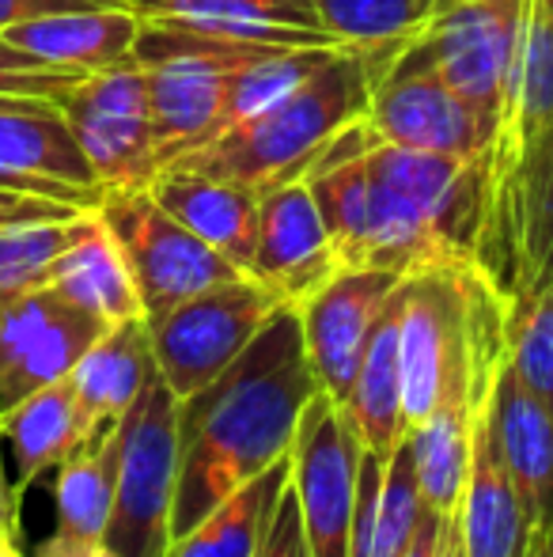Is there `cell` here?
I'll list each match as a JSON object with an SVG mask.
<instances>
[{
  "mask_svg": "<svg viewBox=\"0 0 553 557\" xmlns=\"http://www.w3.org/2000/svg\"><path fill=\"white\" fill-rule=\"evenodd\" d=\"M300 308L280 304L251 345L209 387L178 403V490L171 543L186 539L236 490L288 459L318 395Z\"/></svg>",
  "mask_w": 553,
  "mask_h": 557,
  "instance_id": "1",
  "label": "cell"
},
{
  "mask_svg": "<svg viewBox=\"0 0 553 557\" xmlns=\"http://www.w3.org/2000/svg\"><path fill=\"white\" fill-rule=\"evenodd\" d=\"M512 300L478 262H443L402 281V398L410 429L451 406L481 413L508 364Z\"/></svg>",
  "mask_w": 553,
  "mask_h": 557,
  "instance_id": "2",
  "label": "cell"
},
{
  "mask_svg": "<svg viewBox=\"0 0 553 557\" xmlns=\"http://www.w3.org/2000/svg\"><path fill=\"white\" fill-rule=\"evenodd\" d=\"M406 46L410 42L338 46L330 61L300 88H292L262 114L224 129L209 145L178 156L171 168L243 183L254 194L300 183L341 133L368 117L379 81Z\"/></svg>",
  "mask_w": 553,
  "mask_h": 557,
  "instance_id": "3",
  "label": "cell"
},
{
  "mask_svg": "<svg viewBox=\"0 0 553 557\" xmlns=\"http://www.w3.org/2000/svg\"><path fill=\"white\" fill-rule=\"evenodd\" d=\"M368 265L410 277L428 265L474 262L486 213V160L376 140L368 148Z\"/></svg>",
  "mask_w": 553,
  "mask_h": 557,
  "instance_id": "4",
  "label": "cell"
},
{
  "mask_svg": "<svg viewBox=\"0 0 553 557\" xmlns=\"http://www.w3.org/2000/svg\"><path fill=\"white\" fill-rule=\"evenodd\" d=\"M178 490V395L155 375L122 418V459L106 550L167 557Z\"/></svg>",
  "mask_w": 553,
  "mask_h": 557,
  "instance_id": "5",
  "label": "cell"
},
{
  "mask_svg": "<svg viewBox=\"0 0 553 557\" xmlns=\"http://www.w3.org/2000/svg\"><path fill=\"white\" fill-rule=\"evenodd\" d=\"M99 216L106 221L122 255H126L148 323L167 315L171 308L186 304L190 296L251 277L236 262H228L216 247H209L201 235H193L178 216H171L152 198V190L106 194Z\"/></svg>",
  "mask_w": 553,
  "mask_h": 557,
  "instance_id": "6",
  "label": "cell"
},
{
  "mask_svg": "<svg viewBox=\"0 0 553 557\" xmlns=\"http://www.w3.org/2000/svg\"><path fill=\"white\" fill-rule=\"evenodd\" d=\"M277 308L280 300L262 281L239 277L190 296L167 315L152 319L148 334H152L155 364L178 403L209 387L259 337Z\"/></svg>",
  "mask_w": 553,
  "mask_h": 557,
  "instance_id": "7",
  "label": "cell"
},
{
  "mask_svg": "<svg viewBox=\"0 0 553 557\" xmlns=\"http://www.w3.org/2000/svg\"><path fill=\"white\" fill-rule=\"evenodd\" d=\"M58 103L106 194L152 186L163 163L148 76L137 65V58L103 69V73H91Z\"/></svg>",
  "mask_w": 553,
  "mask_h": 557,
  "instance_id": "8",
  "label": "cell"
},
{
  "mask_svg": "<svg viewBox=\"0 0 553 557\" xmlns=\"http://www.w3.org/2000/svg\"><path fill=\"white\" fill-rule=\"evenodd\" d=\"M361 459L364 441L356 425L326 391H318L303 410L292 451H288L292 490L300 497L303 531L315 557L353 554Z\"/></svg>",
  "mask_w": 553,
  "mask_h": 557,
  "instance_id": "9",
  "label": "cell"
},
{
  "mask_svg": "<svg viewBox=\"0 0 553 557\" xmlns=\"http://www.w3.org/2000/svg\"><path fill=\"white\" fill-rule=\"evenodd\" d=\"M368 129L387 145L463 156V160H486L493 145L486 122L432 65L420 35L394 58V65L379 81L372 96Z\"/></svg>",
  "mask_w": 553,
  "mask_h": 557,
  "instance_id": "10",
  "label": "cell"
},
{
  "mask_svg": "<svg viewBox=\"0 0 553 557\" xmlns=\"http://www.w3.org/2000/svg\"><path fill=\"white\" fill-rule=\"evenodd\" d=\"M527 0H451L420 35L443 81L497 133Z\"/></svg>",
  "mask_w": 553,
  "mask_h": 557,
  "instance_id": "11",
  "label": "cell"
},
{
  "mask_svg": "<svg viewBox=\"0 0 553 557\" xmlns=\"http://www.w3.org/2000/svg\"><path fill=\"white\" fill-rule=\"evenodd\" d=\"M0 190L76 209L103 206L106 190L76 145L58 99L0 96Z\"/></svg>",
  "mask_w": 553,
  "mask_h": 557,
  "instance_id": "12",
  "label": "cell"
},
{
  "mask_svg": "<svg viewBox=\"0 0 553 557\" xmlns=\"http://www.w3.org/2000/svg\"><path fill=\"white\" fill-rule=\"evenodd\" d=\"M111 326L53 288L0 304V410L65 380Z\"/></svg>",
  "mask_w": 553,
  "mask_h": 557,
  "instance_id": "13",
  "label": "cell"
},
{
  "mask_svg": "<svg viewBox=\"0 0 553 557\" xmlns=\"http://www.w3.org/2000/svg\"><path fill=\"white\" fill-rule=\"evenodd\" d=\"M399 285L402 273L361 265V270H338L318 293L300 304L311 372L338 406L353 391L372 331Z\"/></svg>",
  "mask_w": 553,
  "mask_h": 557,
  "instance_id": "14",
  "label": "cell"
},
{
  "mask_svg": "<svg viewBox=\"0 0 553 557\" xmlns=\"http://www.w3.org/2000/svg\"><path fill=\"white\" fill-rule=\"evenodd\" d=\"M345 270L323 224L307 178L262 194L259 247H254L251 277L262 281L280 304L300 308L311 293Z\"/></svg>",
  "mask_w": 553,
  "mask_h": 557,
  "instance_id": "15",
  "label": "cell"
},
{
  "mask_svg": "<svg viewBox=\"0 0 553 557\" xmlns=\"http://www.w3.org/2000/svg\"><path fill=\"white\" fill-rule=\"evenodd\" d=\"M486 429L527 512L531 539L553 535V413L524 387L512 364L493 383Z\"/></svg>",
  "mask_w": 553,
  "mask_h": 557,
  "instance_id": "16",
  "label": "cell"
},
{
  "mask_svg": "<svg viewBox=\"0 0 553 557\" xmlns=\"http://www.w3.org/2000/svg\"><path fill=\"white\" fill-rule=\"evenodd\" d=\"M148 190L193 235H201L228 262H236L243 273H251L254 247H259L262 194H254L243 183H228V178H213L186 168H163Z\"/></svg>",
  "mask_w": 553,
  "mask_h": 557,
  "instance_id": "17",
  "label": "cell"
},
{
  "mask_svg": "<svg viewBox=\"0 0 553 557\" xmlns=\"http://www.w3.org/2000/svg\"><path fill=\"white\" fill-rule=\"evenodd\" d=\"M140 35V15L129 4L114 8H84V12L38 15V20L15 23L4 38L15 50L46 61L68 73H103L134 58Z\"/></svg>",
  "mask_w": 553,
  "mask_h": 557,
  "instance_id": "18",
  "label": "cell"
},
{
  "mask_svg": "<svg viewBox=\"0 0 553 557\" xmlns=\"http://www.w3.org/2000/svg\"><path fill=\"white\" fill-rule=\"evenodd\" d=\"M122 421L58 467V531L38 557H88L103 550L114 512Z\"/></svg>",
  "mask_w": 553,
  "mask_h": 557,
  "instance_id": "19",
  "label": "cell"
},
{
  "mask_svg": "<svg viewBox=\"0 0 553 557\" xmlns=\"http://www.w3.org/2000/svg\"><path fill=\"white\" fill-rule=\"evenodd\" d=\"M46 288L73 300L76 308L99 315L106 326L144 319V304H140L129 262L122 255L114 232L99 216V209H88L80 216V232L68 243L65 255L53 262Z\"/></svg>",
  "mask_w": 553,
  "mask_h": 557,
  "instance_id": "20",
  "label": "cell"
},
{
  "mask_svg": "<svg viewBox=\"0 0 553 557\" xmlns=\"http://www.w3.org/2000/svg\"><path fill=\"white\" fill-rule=\"evenodd\" d=\"M160 375L152 352V334L148 319H129V323L111 326L68 372L80 410L96 433H106L129 413V406L140 398V391Z\"/></svg>",
  "mask_w": 553,
  "mask_h": 557,
  "instance_id": "21",
  "label": "cell"
},
{
  "mask_svg": "<svg viewBox=\"0 0 553 557\" xmlns=\"http://www.w3.org/2000/svg\"><path fill=\"white\" fill-rule=\"evenodd\" d=\"M0 433H4V444L12 447L15 490L20 493L30 482H38V474H46L50 467H61L84 444H91L99 436L84 418L80 398H76L68 375L27 395L23 403L0 410Z\"/></svg>",
  "mask_w": 553,
  "mask_h": 557,
  "instance_id": "22",
  "label": "cell"
},
{
  "mask_svg": "<svg viewBox=\"0 0 553 557\" xmlns=\"http://www.w3.org/2000/svg\"><path fill=\"white\" fill-rule=\"evenodd\" d=\"M406 281V277H402ZM402 285L387 300L384 315H379L372 342L364 349L361 372L353 380V391L341 403L349 421L356 425L364 447L376 455H391L394 447L406 441L410 421H406V398H402Z\"/></svg>",
  "mask_w": 553,
  "mask_h": 557,
  "instance_id": "23",
  "label": "cell"
},
{
  "mask_svg": "<svg viewBox=\"0 0 553 557\" xmlns=\"http://www.w3.org/2000/svg\"><path fill=\"white\" fill-rule=\"evenodd\" d=\"M140 20H186L274 46H341L318 23L311 0H126Z\"/></svg>",
  "mask_w": 553,
  "mask_h": 557,
  "instance_id": "24",
  "label": "cell"
},
{
  "mask_svg": "<svg viewBox=\"0 0 553 557\" xmlns=\"http://www.w3.org/2000/svg\"><path fill=\"white\" fill-rule=\"evenodd\" d=\"M455 516L466 557H527L531 550V523H527L524 505L504 474L501 455L489 441L486 413L474 429V462Z\"/></svg>",
  "mask_w": 553,
  "mask_h": 557,
  "instance_id": "25",
  "label": "cell"
},
{
  "mask_svg": "<svg viewBox=\"0 0 553 557\" xmlns=\"http://www.w3.org/2000/svg\"><path fill=\"white\" fill-rule=\"evenodd\" d=\"M292 478V462L280 459L254 482L236 490L216 512H209L186 539L171 543L167 557H254L262 546L274 508Z\"/></svg>",
  "mask_w": 553,
  "mask_h": 557,
  "instance_id": "26",
  "label": "cell"
},
{
  "mask_svg": "<svg viewBox=\"0 0 553 557\" xmlns=\"http://www.w3.org/2000/svg\"><path fill=\"white\" fill-rule=\"evenodd\" d=\"M481 413L451 406V410L432 413L406 433L410 451H414L420 500L432 512L455 516L458 505H463L466 478H470L474 462V429H478Z\"/></svg>",
  "mask_w": 553,
  "mask_h": 557,
  "instance_id": "27",
  "label": "cell"
},
{
  "mask_svg": "<svg viewBox=\"0 0 553 557\" xmlns=\"http://www.w3.org/2000/svg\"><path fill=\"white\" fill-rule=\"evenodd\" d=\"M323 30L341 46L414 42L451 0H311Z\"/></svg>",
  "mask_w": 553,
  "mask_h": 557,
  "instance_id": "28",
  "label": "cell"
},
{
  "mask_svg": "<svg viewBox=\"0 0 553 557\" xmlns=\"http://www.w3.org/2000/svg\"><path fill=\"white\" fill-rule=\"evenodd\" d=\"M80 216L84 213L68 216V221L20 224L0 232V304L46 288L53 262L65 255L68 243L80 232Z\"/></svg>",
  "mask_w": 553,
  "mask_h": 557,
  "instance_id": "29",
  "label": "cell"
},
{
  "mask_svg": "<svg viewBox=\"0 0 553 557\" xmlns=\"http://www.w3.org/2000/svg\"><path fill=\"white\" fill-rule=\"evenodd\" d=\"M508 364L524 387L553 413V281L527 300L512 304Z\"/></svg>",
  "mask_w": 553,
  "mask_h": 557,
  "instance_id": "30",
  "label": "cell"
},
{
  "mask_svg": "<svg viewBox=\"0 0 553 557\" xmlns=\"http://www.w3.org/2000/svg\"><path fill=\"white\" fill-rule=\"evenodd\" d=\"M88 81V73H68L53 69L30 53L15 50L0 35V96H35V99H65L76 84Z\"/></svg>",
  "mask_w": 553,
  "mask_h": 557,
  "instance_id": "31",
  "label": "cell"
},
{
  "mask_svg": "<svg viewBox=\"0 0 553 557\" xmlns=\"http://www.w3.org/2000/svg\"><path fill=\"white\" fill-rule=\"evenodd\" d=\"M254 557H315L307 543V531H303V512H300V497H296V490H292V478H288L285 493H280L274 520H269Z\"/></svg>",
  "mask_w": 553,
  "mask_h": 557,
  "instance_id": "32",
  "label": "cell"
},
{
  "mask_svg": "<svg viewBox=\"0 0 553 557\" xmlns=\"http://www.w3.org/2000/svg\"><path fill=\"white\" fill-rule=\"evenodd\" d=\"M76 213H88V209L65 206V201L35 198V194H15L0 190V232L20 224H42V221H68Z\"/></svg>",
  "mask_w": 553,
  "mask_h": 557,
  "instance_id": "33",
  "label": "cell"
},
{
  "mask_svg": "<svg viewBox=\"0 0 553 557\" xmlns=\"http://www.w3.org/2000/svg\"><path fill=\"white\" fill-rule=\"evenodd\" d=\"M84 8H114L103 0H0V35L15 23L38 20V15H58V12H84Z\"/></svg>",
  "mask_w": 553,
  "mask_h": 557,
  "instance_id": "34",
  "label": "cell"
},
{
  "mask_svg": "<svg viewBox=\"0 0 553 557\" xmlns=\"http://www.w3.org/2000/svg\"><path fill=\"white\" fill-rule=\"evenodd\" d=\"M443 528H448V516L425 508V512H420V523H417V531H414V543H410L406 557H440Z\"/></svg>",
  "mask_w": 553,
  "mask_h": 557,
  "instance_id": "35",
  "label": "cell"
},
{
  "mask_svg": "<svg viewBox=\"0 0 553 557\" xmlns=\"http://www.w3.org/2000/svg\"><path fill=\"white\" fill-rule=\"evenodd\" d=\"M0 444H4V433H0ZM15 500H20V490L8 485L4 451H0V531H15Z\"/></svg>",
  "mask_w": 553,
  "mask_h": 557,
  "instance_id": "36",
  "label": "cell"
},
{
  "mask_svg": "<svg viewBox=\"0 0 553 557\" xmlns=\"http://www.w3.org/2000/svg\"><path fill=\"white\" fill-rule=\"evenodd\" d=\"M440 557H466L463 554V531H458V516H448V528H443Z\"/></svg>",
  "mask_w": 553,
  "mask_h": 557,
  "instance_id": "37",
  "label": "cell"
},
{
  "mask_svg": "<svg viewBox=\"0 0 553 557\" xmlns=\"http://www.w3.org/2000/svg\"><path fill=\"white\" fill-rule=\"evenodd\" d=\"M0 557H23L15 546V531H0Z\"/></svg>",
  "mask_w": 553,
  "mask_h": 557,
  "instance_id": "38",
  "label": "cell"
},
{
  "mask_svg": "<svg viewBox=\"0 0 553 557\" xmlns=\"http://www.w3.org/2000/svg\"><path fill=\"white\" fill-rule=\"evenodd\" d=\"M527 557H553V535L531 539V550H527Z\"/></svg>",
  "mask_w": 553,
  "mask_h": 557,
  "instance_id": "39",
  "label": "cell"
},
{
  "mask_svg": "<svg viewBox=\"0 0 553 557\" xmlns=\"http://www.w3.org/2000/svg\"><path fill=\"white\" fill-rule=\"evenodd\" d=\"M88 557H118V554H111V550L103 546V550H96V554H88Z\"/></svg>",
  "mask_w": 553,
  "mask_h": 557,
  "instance_id": "40",
  "label": "cell"
},
{
  "mask_svg": "<svg viewBox=\"0 0 553 557\" xmlns=\"http://www.w3.org/2000/svg\"><path fill=\"white\" fill-rule=\"evenodd\" d=\"M539 4H542V8H550V12H553V0H539Z\"/></svg>",
  "mask_w": 553,
  "mask_h": 557,
  "instance_id": "41",
  "label": "cell"
},
{
  "mask_svg": "<svg viewBox=\"0 0 553 557\" xmlns=\"http://www.w3.org/2000/svg\"><path fill=\"white\" fill-rule=\"evenodd\" d=\"M103 4H126V0H103Z\"/></svg>",
  "mask_w": 553,
  "mask_h": 557,
  "instance_id": "42",
  "label": "cell"
}]
</instances>
